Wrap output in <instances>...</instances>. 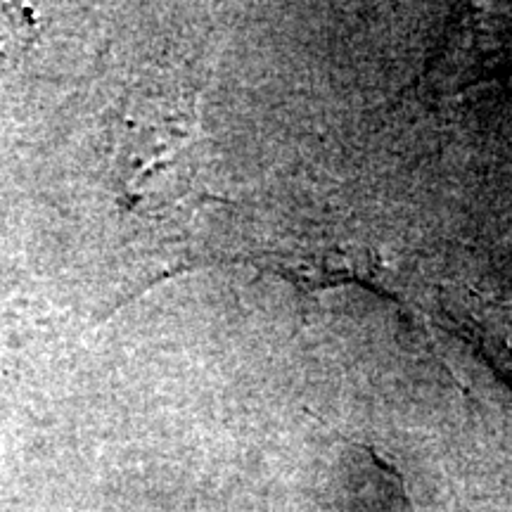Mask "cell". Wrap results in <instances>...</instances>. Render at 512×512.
<instances>
[{
    "instance_id": "cell-1",
    "label": "cell",
    "mask_w": 512,
    "mask_h": 512,
    "mask_svg": "<svg viewBox=\"0 0 512 512\" xmlns=\"http://www.w3.org/2000/svg\"><path fill=\"white\" fill-rule=\"evenodd\" d=\"M512 57V17L496 12H467L463 27L441 53L437 76L451 91L491 79Z\"/></svg>"
},
{
    "instance_id": "cell-2",
    "label": "cell",
    "mask_w": 512,
    "mask_h": 512,
    "mask_svg": "<svg viewBox=\"0 0 512 512\" xmlns=\"http://www.w3.org/2000/svg\"><path fill=\"white\" fill-rule=\"evenodd\" d=\"M458 335L512 384V306L467 292L451 306Z\"/></svg>"
}]
</instances>
